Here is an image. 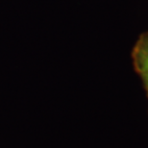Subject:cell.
Listing matches in <instances>:
<instances>
[{
    "label": "cell",
    "instance_id": "1",
    "mask_svg": "<svg viewBox=\"0 0 148 148\" xmlns=\"http://www.w3.org/2000/svg\"><path fill=\"white\" fill-rule=\"evenodd\" d=\"M132 60L148 96V32L141 34L136 41L132 50Z\"/></svg>",
    "mask_w": 148,
    "mask_h": 148
}]
</instances>
